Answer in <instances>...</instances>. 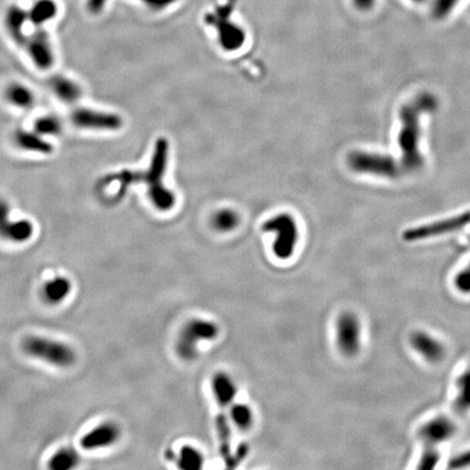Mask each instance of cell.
<instances>
[{
  "label": "cell",
  "instance_id": "6da1fadb",
  "mask_svg": "<svg viewBox=\"0 0 470 470\" xmlns=\"http://www.w3.org/2000/svg\"><path fill=\"white\" fill-rule=\"evenodd\" d=\"M437 106L439 101L437 97L433 94L425 92L405 104L399 110L401 130L397 142L402 152L401 167L403 171H418L424 167L425 159L420 152V118L424 114L435 112Z\"/></svg>",
  "mask_w": 470,
  "mask_h": 470
},
{
  "label": "cell",
  "instance_id": "7a4b0ae2",
  "mask_svg": "<svg viewBox=\"0 0 470 470\" xmlns=\"http://www.w3.org/2000/svg\"><path fill=\"white\" fill-rule=\"evenodd\" d=\"M169 145L167 139H159L155 145L154 154L150 168L144 173V177L134 173V181L144 180L148 187V195L155 207L162 211L171 209L175 204V196L171 191L164 185V177L167 170Z\"/></svg>",
  "mask_w": 470,
  "mask_h": 470
},
{
  "label": "cell",
  "instance_id": "3957f363",
  "mask_svg": "<svg viewBox=\"0 0 470 470\" xmlns=\"http://www.w3.org/2000/svg\"><path fill=\"white\" fill-rule=\"evenodd\" d=\"M22 349L34 358L42 359L58 367H69L76 363V355L67 344L43 336H26Z\"/></svg>",
  "mask_w": 470,
  "mask_h": 470
},
{
  "label": "cell",
  "instance_id": "277c9868",
  "mask_svg": "<svg viewBox=\"0 0 470 470\" xmlns=\"http://www.w3.org/2000/svg\"><path fill=\"white\" fill-rule=\"evenodd\" d=\"M349 167L357 173L376 175V177L397 179L402 175L401 164L388 155L377 153L351 152L347 156Z\"/></svg>",
  "mask_w": 470,
  "mask_h": 470
},
{
  "label": "cell",
  "instance_id": "5b68a950",
  "mask_svg": "<svg viewBox=\"0 0 470 470\" xmlns=\"http://www.w3.org/2000/svg\"><path fill=\"white\" fill-rule=\"evenodd\" d=\"M266 232L276 233V241L273 244V252L280 259L292 257L299 242V227L295 219L288 214H280L266 221L263 225Z\"/></svg>",
  "mask_w": 470,
  "mask_h": 470
},
{
  "label": "cell",
  "instance_id": "8992f818",
  "mask_svg": "<svg viewBox=\"0 0 470 470\" xmlns=\"http://www.w3.org/2000/svg\"><path fill=\"white\" fill-rule=\"evenodd\" d=\"M219 334V329L211 321L195 319L183 328L177 343V351L184 360H192L198 355L200 341H211Z\"/></svg>",
  "mask_w": 470,
  "mask_h": 470
},
{
  "label": "cell",
  "instance_id": "52a82bcc",
  "mask_svg": "<svg viewBox=\"0 0 470 470\" xmlns=\"http://www.w3.org/2000/svg\"><path fill=\"white\" fill-rule=\"evenodd\" d=\"M470 225V210L460 215L446 218L443 220L435 221L428 225H419L415 228L407 229L403 233V238L406 242H417V241L428 240L437 238L441 235L450 234L463 230Z\"/></svg>",
  "mask_w": 470,
  "mask_h": 470
},
{
  "label": "cell",
  "instance_id": "ba28073f",
  "mask_svg": "<svg viewBox=\"0 0 470 470\" xmlns=\"http://www.w3.org/2000/svg\"><path fill=\"white\" fill-rule=\"evenodd\" d=\"M336 344L344 356L353 357L362 344V324L354 313L347 311L336 320Z\"/></svg>",
  "mask_w": 470,
  "mask_h": 470
},
{
  "label": "cell",
  "instance_id": "9c48e42d",
  "mask_svg": "<svg viewBox=\"0 0 470 470\" xmlns=\"http://www.w3.org/2000/svg\"><path fill=\"white\" fill-rule=\"evenodd\" d=\"M34 225L31 221L10 220V206L0 198V238L13 243H24L33 236Z\"/></svg>",
  "mask_w": 470,
  "mask_h": 470
},
{
  "label": "cell",
  "instance_id": "30bf717a",
  "mask_svg": "<svg viewBox=\"0 0 470 470\" xmlns=\"http://www.w3.org/2000/svg\"><path fill=\"white\" fill-rule=\"evenodd\" d=\"M28 56L33 61L36 68L40 70H49L53 66L55 55L49 34L44 30L35 31L30 37H26V43Z\"/></svg>",
  "mask_w": 470,
  "mask_h": 470
},
{
  "label": "cell",
  "instance_id": "8fae6325",
  "mask_svg": "<svg viewBox=\"0 0 470 470\" xmlns=\"http://www.w3.org/2000/svg\"><path fill=\"white\" fill-rule=\"evenodd\" d=\"M208 22L217 28L219 33V43L225 51H238L245 43V32L241 26L229 20L228 15L217 13L210 15Z\"/></svg>",
  "mask_w": 470,
  "mask_h": 470
},
{
  "label": "cell",
  "instance_id": "7c38bea8",
  "mask_svg": "<svg viewBox=\"0 0 470 470\" xmlns=\"http://www.w3.org/2000/svg\"><path fill=\"white\" fill-rule=\"evenodd\" d=\"M72 122L81 129L112 130L121 127V119L116 114L96 112L92 109H78L72 114Z\"/></svg>",
  "mask_w": 470,
  "mask_h": 470
},
{
  "label": "cell",
  "instance_id": "4fadbf2b",
  "mask_svg": "<svg viewBox=\"0 0 470 470\" xmlns=\"http://www.w3.org/2000/svg\"><path fill=\"white\" fill-rule=\"evenodd\" d=\"M455 433L456 426L452 420L448 417H437L422 426L419 430V437L425 449L437 450V445L448 441Z\"/></svg>",
  "mask_w": 470,
  "mask_h": 470
},
{
  "label": "cell",
  "instance_id": "5bb4252c",
  "mask_svg": "<svg viewBox=\"0 0 470 470\" xmlns=\"http://www.w3.org/2000/svg\"><path fill=\"white\" fill-rule=\"evenodd\" d=\"M410 344L415 351H418L426 360L439 363L444 358L445 349L439 340L426 332H415L410 336Z\"/></svg>",
  "mask_w": 470,
  "mask_h": 470
},
{
  "label": "cell",
  "instance_id": "9a60e30c",
  "mask_svg": "<svg viewBox=\"0 0 470 470\" xmlns=\"http://www.w3.org/2000/svg\"><path fill=\"white\" fill-rule=\"evenodd\" d=\"M120 431L114 424H104L92 430L91 433L84 435L81 440V446L84 450H96L105 448L116 442L119 437Z\"/></svg>",
  "mask_w": 470,
  "mask_h": 470
},
{
  "label": "cell",
  "instance_id": "2e32d148",
  "mask_svg": "<svg viewBox=\"0 0 470 470\" xmlns=\"http://www.w3.org/2000/svg\"><path fill=\"white\" fill-rule=\"evenodd\" d=\"M28 20V12L17 5L10 6L6 11L5 26L8 33L12 37L15 43L23 45L26 37L23 33V26Z\"/></svg>",
  "mask_w": 470,
  "mask_h": 470
},
{
  "label": "cell",
  "instance_id": "e0dca14e",
  "mask_svg": "<svg viewBox=\"0 0 470 470\" xmlns=\"http://www.w3.org/2000/svg\"><path fill=\"white\" fill-rule=\"evenodd\" d=\"M15 143L19 148L26 152L42 155H49L53 152V145L42 139L36 132L18 130L15 133Z\"/></svg>",
  "mask_w": 470,
  "mask_h": 470
},
{
  "label": "cell",
  "instance_id": "ac0fdd59",
  "mask_svg": "<svg viewBox=\"0 0 470 470\" xmlns=\"http://www.w3.org/2000/svg\"><path fill=\"white\" fill-rule=\"evenodd\" d=\"M51 89L60 101L68 104L76 103L82 95L81 87L72 81L71 78L64 76H53L51 82Z\"/></svg>",
  "mask_w": 470,
  "mask_h": 470
},
{
  "label": "cell",
  "instance_id": "d6986e66",
  "mask_svg": "<svg viewBox=\"0 0 470 470\" xmlns=\"http://www.w3.org/2000/svg\"><path fill=\"white\" fill-rule=\"evenodd\" d=\"M214 393L218 405L228 407L236 395V388L228 374L219 372L213 380Z\"/></svg>",
  "mask_w": 470,
  "mask_h": 470
},
{
  "label": "cell",
  "instance_id": "ffe728a7",
  "mask_svg": "<svg viewBox=\"0 0 470 470\" xmlns=\"http://www.w3.org/2000/svg\"><path fill=\"white\" fill-rule=\"evenodd\" d=\"M58 13V5L55 0H37L28 12V20L35 26H41L53 20Z\"/></svg>",
  "mask_w": 470,
  "mask_h": 470
},
{
  "label": "cell",
  "instance_id": "44dd1931",
  "mask_svg": "<svg viewBox=\"0 0 470 470\" xmlns=\"http://www.w3.org/2000/svg\"><path fill=\"white\" fill-rule=\"evenodd\" d=\"M5 95L11 105L21 109L31 108L35 101L33 92L28 86L20 83H12L8 86Z\"/></svg>",
  "mask_w": 470,
  "mask_h": 470
},
{
  "label": "cell",
  "instance_id": "7402d4cb",
  "mask_svg": "<svg viewBox=\"0 0 470 470\" xmlns=\"http://www.w3.org/2000/svg\"><path fill=\"white\" fill-rule=\"evenodd\" d=\"M71 286V282L64 277L53 279L44 288V297L49 303H60L68 297Z\"/></svg>",
  "mask_w": 470,
  "mask_h": 470
},
{
  "label": "cell",
  "instance_id": "603a6c76",
  "mask_svg": "<svg viewBox=\"0 0 470 470\" xmlns=\"http://www.w3.org/2000/svg\"><path fill=\"white\" fill-rule=\"evenodd\" d=\"M167 456L170 460H175L181 469L198 470L204 465L202 453L191 446H183L180 451L179 456H175L171 452L168 453Z\"/></svg>",
  "mask_w": 470,
  "mask_h": 470
},
{
  "label": "cell",
  "instance_id": "cb8c5ba5",
  "mask_svg": "<svg viewBox=\"0 0 470 470\" xmlns=\"http://www.w3.org/2000/svg\"><path fill=\"white\" fill-rule=\"evenodd\" d=\"M240 217L234 210L223 209L215 214L213 218V225L216 230L220 232H230L238 227Z\"/></svg>",
  "mask_w": 470,
  "mask_h": 470
},
{
  "label": "cell",
  "instance_id": "d4e9b609",
  "mask_svg": "<svg viewBox=\"0 0 470 470\" xmlns=\"http://www.w3.org/2000/svg\"><path fill=\"white\" fill-rule=\"evenodd\" d=\"M34 129L37 134L56 137L62 131V123L56 116H41L34 123Z\"/></svg>",
  "mask_w": 470,
  "mask_h": 470
},
{
  "label": "cell",
  "instance_id": "484cf974",
  "mask_svg": "<svg viewBox=\"0 0 470 470\" xmlns=\"http://www.w3.org/2000/svg\"><path fill=\"white\" fill-rule=\"evenodd\" d=\"M78 456L74 451L62 450L53 456L49 463V467L53 470L71 469L78 465Z\"/></svg>",
  "mask_w": 470,
  "mask_h": 470
},
{
  "label": "cell",
  "instance_id": "4316f807",
  "mask_svg": "<svg viewBox=\"0 0 470 470\" xmlns=\"http://www.w3.org/2000/svg\"><path fill=\"white\" fill-rule=\"evenodd\" d=\"M458 395L456 405L460 410H470V370L460 374L458 380Z\"/></svg>",
  "mask_w": 470,
  "mask_h": 470
},
{
  "label": "cell",
  "instance_id": "83f0119b",
  "mask_svg": "<svg viewBox=\"0 0 470 470\" xmlns=\"http://www.w3.org/2000/svg\"><path fill=\"white\" fill-rule=\"evenodd\" d=\"M231 416L235 425L241 429H248L253 422V412L244 404H235L231 410Z\"/></svg>",
  "mask_w": 470,
  "mask_h": 470
},
{
  "label": "cell",
  "instance_id": "f1b7e54d",
  "mask_svg": "<svg viewBox=\"0 0 470 470\" xmlns=\"http://www.w3.org/2000/svg\"><path fill=\"white\" fill-rule=\"evenodd\" d=\"M460 1V0H433V9H431L433 18L437 20H443L446 18Z\"/></svg>",
  "mask_w": 470,
  "mask_h": 470
},
{
  "label": "cell",
  "instance_id": "f546056e",
  "mask_svg": "<svg viewBox=\"0 0 470 470\" xmlns=\"http://www.w3.org/2000/svg\"><path fill=\"white\" fill-rule=\"evenodd\" d=\"M440 460V453L437 450H429V449H424L421 458H420L419 465L418 469L419 470H430L433 469Z\"/></svg>",
  "mask_w": 470,
  "mask_h": 470
},
{
  "label": "cell",
  "instance_id": "4dcf8cb0",
  "mask_svg": "<svg viewBox=\"0 0 470 470\" xmlns=\"http://www.w3.org/2000/svg\"><path fill=\"white\" fill-rule=\"evenodd\" d=\"M455 286L462 293L470 294V263L456 276Z\"/></svg>",
  "mask_w": 470,
  "mask_h": 470
},
{
  "label": "cell",
  "instance_id": "1f68e13d",
  "mask_svg": "<svg viewBox=\"0 0 470 470\" xmlns=\"http://www.w3.org/2000/svg\"><path fill=\"white\" fill-rule=\"evenodd\" d=\"M448 467L450 469H462V468L470 467V450L452 458Z\"/></svg>",
  "mask_w": 470,
  "mask_h": 470
},
{
  "label": "cell",
  "instance_id": "d6a6232c",
  "mask_svg": "<svg viewBox=\"0 0 470 470\" xmlns=\"http://www.w3.org/2000/svg\"><path fill=\"white\" fill-rule=\"evenodd\" d=\"M148 7L155 9V10H162L164 8L168 7L177 0H144Z\"/></svg>",
  "mask_w": 470,
  "mask_h": 470
},
{
  "label": "cell",
  "instance_id": "836d02e7",
  "mask_svg": "<svg viewBox=\"0 0 470 470\" xmlns=\"http://www.w3.org/2000/svg\"><path fill=\"white\" fill-rule=\"evenodd\" d=\"M105 5H106V0H87V9L89 12L95 13V15L101 12L104 9Z\"/></svg>",
  "mask_w": 470,
  "mask_h": 470
},
{
  "label": "cell",
  "instance_id": "e575fe53",
  "mask_svg": "<svg viewBox=\"0 0 470 470\" xmlns=\"http://www.w3.org/2000/svg\"><path fill=\"white\" fill-rule=\"evenodd\" d=\"M355 7L360 11H370L376 5V0H353Z\"/></svg>",
  "mask_w": 470,
  "mask_h": 470
},
{
  "label": "cell",
  "instance_id": "d590c367",
  "mask_svg": "<svg viewBox=\"0 0 470 470\" xmlns=\"http://www.w3.org/2000/svg\"><path fill=\"white\" fill-rule=\"evenodd\" d=\"M412 1H414V3H425V1H427V0H412Z\"/></svg>",
  "mask_w": 470,
  "mask_h": 470
}]
</instances>
